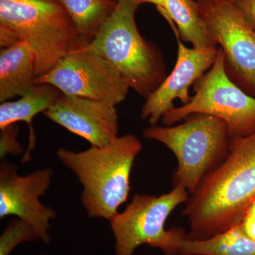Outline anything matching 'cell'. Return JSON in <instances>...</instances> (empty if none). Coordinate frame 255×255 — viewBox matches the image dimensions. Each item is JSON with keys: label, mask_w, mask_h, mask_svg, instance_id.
Masks as SVG:
<instances>
[{"label": "cell", "mask_w": 255, "mask_h": 255, "mask_svg": "<svg viewBox=\"0 0 255 255\" xmlns=\"http://www.w3.org/2000/svg\"><path fill=\"white\" fill-rule=\"evenodd\" d=\"M255 198V132L231 140L229 152L209 174L183 211L190 231L186 237L204 240L241 223Z\"/></svg>", "instance_id": "obj_1"}, {"label": "cell", "mask_w": 255, "mask_h": 255, "mask_svg": "<svg viewBox=\"0 0 255 255\" xmlns=\"http://www.w3.org/2000/svg\"><path fill=\"white\" fill-rule=\"evenodd\" d=\"M142 150L135 135L117 137L104 147L82 152L60 147L57 156L81 183L82 206L89 217L110 220L127 201L134 161Z\"/></svg>", "instance_id": "obj_2"}, {"label": "cell", "mask_w": 255, "mask_h": 255, "mask_svg": "<svg viewBox=\"0 0 255 255\" xmlns=\"http://www.w3.org/2000/svg\"><path fill=\"white\" fill-rule=\"evenodd\" d=\"M138 0H117L113 12L90 41L122 75L130 89L146 99L166 78L162 53L140 35L135 23Z\"/></svg>", "instance_id": "obj_3"}, {"label": "cell", "mask_w": 255, "mask_h": 255, "mask_svg": "<svg viewBox=\"0 0 255 255\" xmlns=\"http://www.w3.org/2000/svg\"><path fill=\"white\" fill-rule=\"evenodd\" d=\"M142 134L173 152L178 162L174 185L182 186L190 194L229 152L231 137L227 125L209 114H192L182 124L170 127L151 126L145 128Z\"/></svg>", "instance_id": "obj_4"}, {"label": "cell", "mask_w": 255, "mask_h": 255, "mask_svg": "<svg viewBox=\"0 0 255 255\" xmlns=\"http://www.w3.org/2000/svg\"><path fill=\"white\" fill-rule=\"evenodd\" d=\"M0 25L31 47L36 78L54 68L80 36L58 0H0Z\"/></svg>", "instance_id": "obj_5"}, {"label": "cell", "mask_w": 255, "mask_h": 255, "mask_svg": "<svg viewBox=\"0 0 255 255\" xmlns=\"http://www.w3.org/2000/svg\"><path fill=\"white\" fill-rule=\"evenodd\" d=\"M189 194L181 185L159 196L135 194L123 212L109 220L115 237L116 255H132L137 247L147 245L165 255H177L186 234L181 228L166 230L165 223L178 206L187 202Z\"/></svg>", "instance_id": "obj_6"}, {"label": "cell", "mask_w": 255, "mask_h": 255, "mask_svg": "<svg viewBox=\"0 0 255 255\" xmlns=\"http://www.w3.org/2000/svg\"><path fill=\"white\" fill-rule=\"evenodd\" d=\"M195 114H209L223 120L231 140L255 132V97L230 78L221 48L212 67L194 84V95L190 101L174 107L164 114L162 122L170 127Z\"/></svg>", "instance_id": "obj_7"}, {"label": "cell", "mask_w": 255, "mask_h": 255, "mask_svg": "<svg viewBox=\"0 0 255 255\" xmlns=\"http://www.w3.org/2000/svg\"><path fill=\"white\" fill-rule=\"evenodd\" d=\"M49 84L62 94L102 101L117 106L130 87L119 72L80 36L72 49L35 85Z\"/></svg>", "instance_id": "obj_8"}, {"label": "cell", "mask_w": 255, "mask_h": 255, "mask_svg": "<svg viewBox=\"0 0 255 255\" xmlns=\"http://www.w3.org/2000/svg\"><path fill=\"white\" fill-rule=\"evenodd\" d=\"M210 38L219 44L228 75L255 97V31L231 0H196Z\"/></svg>", "instance_id": "obj_9"}, {"label": "cell", "mask_w": 255, "mask_h": 255, "mask_svg": "<svg viewBox=\"0 0 255 255\" xmlns=\"http://www.w3.org/2000/svg\"><path fill=\"white\" fill-rule=\"evenodd\" d=\"M53 170H36L26 176L18 175L16 167L7 162L0 165V219L16 216L34 228L38 239L49 243L50 221L56 213L43 205L40 196L50 188Z\"/></svg>", "instance_id": "obj_10"}, {"label": "cell", "mask_w": 255, "mask_h": 255, "mask_svg": "<svg viewBox=\"0 0 255 255\" xmlns=\"http://www.w3.org/2000/svg\"><path fill=\"white\" fill-rule=\"evenodd\" d=\"M177 41V58L175 66L157 89L145 99L141 118L148 119L151 126L174 108V102L180 100L184 105L190 101L189 89L214 65L219 48H188L184 46L177 31L172 28Z\"/></svg>", "instance_id": "obj_11"}, {"label": "cell", "mask_w": 255, "mask_h": 255, "mask_svg": "<svg viewBox=\"0 0 255 255\" xmlns=\"http://www.w3.org/2000/svg\"><path fill=\"white\" fill-rule=\"evenodd\" d=\"M43 114L92 146L104 147L118 137L116 106L102 101L61 94Z\"/></svg>", "instance_id": "obj_12"}, {"label": "cell", "mask_w": 255, "mask_h": 255, "mask_svg": "<svg viewBox=\"0 0 255 255\" xmlns=\"http://www.w3.org/2000/svg\"><path fill=\"white\" fill-rule=\"evenodd\" d=\"M36 57L27 42L21 41L0 52V102L26 95L35 85Z\"/></svg>", "instance_id": "obj_13"}, {"label": "cell", "mask_w": 255, "mask_h": 255, "mask_svg": "<svg viewBox=\"0 0 255 255\" xmlns=\"http://www.w3.org/2000/svg\"><path fill=\"white\" fill-rule=\"evenodd\" d=\"M61 94L49 84H38L19 100L1 103L0 129L18 122H26L29 127V142L25 152L26 156H31L32 150L36 147V139L32 125L33 118L37 114L48 110Z\"/></svg>", "instance_id": "obj_14"}, {"label": "cell", "mask_w": 255, "mask_h": 255, "mask_svg": "<svg viewBox=\"0 0 255 255\" xmlns=\"http://www.w3.org/2000/svg\"><path fill=\"white\" fill-rule=\"evenodd\" d=\"M158 11L182 41L191 43L194 48L216 46L208 33L196 0H166Z\"/></svg>", "instance_id": "obj_15"}, {"label": "cell", "mask_w": 255, "mask_h": 255, "mask_svg": "<svg viewBox=\"0 0 255 255\" xmlns=\"http://www.w3.org/2000/svg\"><path fill=\"white\" fill-rule=\"evenodd\" d=\"M177 255H255V241L239 223L207 239L184 238Z\"/></svg>", "instance_id": "obj_16"}, {"label": "cell", "mask_w": 255, "mask_h": 255, "mask_svg": "<svg viewBox=\"0 0 255 255\" xmlns=\"http://www.w3.org/2000/svg\"><path fill=\"white\" fill-rule=\"evenodd\" d=\"M68 13L80 36L90 41L113 12L114 0H58Z\"/></svg>", "instance_id": "obj_17"}, {"label": "cell", "mask_w": 255, "mask_h": 255, "mask_svg": "<svg viewBox=\"0 0 255 255\" xmlns=\"http://www.w3.org/2000/svg\"><path fill=\"white\" fill-rule=\"evenodd\" d=\"M38 239L34 228L21 219L10 221L0 237V255H9L20 243Z\"/></svg>", "instance_id": "obj_18"}, {"label": "cell", "mask_w": 255, "mask_h": 255, "mask_svg": "<svg viewBox=\"0 0 255 255\" xmlns=\"http://www.w3.org/2000/svg\"><path fill=\"white\" fill-rule=\"evenodd\" d=\"M0 158L7 155H19L23 153V148L17 140L18 128L16 124L0 129Z\"/></svg>", "instance_id": "obj_19"}, {"label": "cell", "mask_w": 255, "mask_h": 255, "mask_svg": "<svg viewBox=\"0 0 255 255\" xmlns=\"http://www.w3.org/2000/svg\"><path fill=\"white\" fill-rule=\"evenodd\" d=\"M233 3L245 21L255 31V0H235Z\"/></svg>", "instance_id": "obj_20"}, {"label": "cell", "mask_w": 255, "mask_h": 255, "mask_svg": "<svg viewBox=\"0 0 255 255\" xmlns=\"http://www.w3.org/2000/svg\"><path fill=\"white\" fill-rule=\"evenodd\" d=\"M241 224L245 233L255 241V198L247 209Z\"/></svg>", "instance_id": "obj_21"}, {"label": "cell", "mask_w": 255, "mask_h": 255, "mask_svg": "<svg viewBox=\"0 0 255 255\" xmlns=\"http://www.w3.org/2000/svg\"><path fill=\"white\" fill-rule=\"evenodd\" d=\"M20 41L21 40L14 31L0 25V46L1 48H9Z\"/></svg>", "instance_id": "obj_22"}, {"label": "cell", "mask_w": 255, "mask_h": 255, "mask_svg": "<svg viewBox=\"0 0 255 255\" xmlns=\"http://www.w3.org/2000/svg\"><path fill=\"white\" fill-rule=\"evenodd\" d=\"M141 3L148 2L151 4H155L157 6V9H160L164 6L166 0H138Z\"/></svg>", "instance_id": "obj_23"}, {"label": "cell", "mask_w": 255, "mask_h": 255, "mask_svg": "<svg viewBox=\"0 0 255 255\" xmlns=\"http://www.w3.org/2000/svg\"><path fill=\"white\" fill-rule=\"evenodd\" d=\"M231 1H233V2H234L235 0H231Z\"/></svg>", "instance_id": "obj_24"}, {"label": "cell", "mask_w": 255, "mask_h": 255, "mask_svg": "<svg viewBox=\"0 0 255 255\" xmlns=\"http://www.w3.org/2000/svg\"><path fill=\"white\" fill-rule=\"evenodd\" d=\"M114 1H117V0H114Z\"/></svg>", "instance_id": "obj_25"}]
</instances>
